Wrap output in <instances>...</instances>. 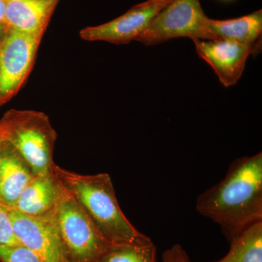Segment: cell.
<instances>
[{
	"instance_id": "obj_1",
	"label": "cell",
	"mask_w": 262,
	"mask_h": 262,
	"mask_svg": "<svg viewBox=\"0 0 262 262\" xmlns=\"http://www.w3.org/2000/svg\"><path fill=\"white\" fill-rule=\"evenodd\" d=\"M196 210L218 224L229 242L261 222V151L234 160L225 178L198 196Z\"/></svg>"
},
{
	"instance_id": "obj_2",
	"label": "cell",
	"mask_w": 262,
	"mask_h": 262,
	"mask_svg": "<svg viewBox=\"0 0 262 262\" xmlns=\"http://www.w3.org/2000/svg\"><path fill=\"white\" fill-rule=\"evenodd\" d=\"M53 175L92 221L106 241L113 245H149L152 241L130 223L117 201L107 173L82 175L54 164Z\"/></svg>"
},
{
	"instance_id": "obj_3",
	"label": "cell",
	"mask_w": 262,
	"mask_h": 262,
	"mask_svg": "<svg viewBox=\"0 0 262 262\" xmlns=\"http://www.w3.org/2000/svg\"><path fill=\"white\" fill-rule=\"evenodd\" d=\"M0 124L5 140L14 146L36 177L53 173L57 134L46 114L10 110L0 119Z\"/></svg>"
},
{
	"instance_id": "obj_4",
	"label": "cell",
	"mask_w": 262,
	"mask_h": 262,
	"mask_svg": "<svg viewBox=\"0 0 262 262\" xmlns=\"http://www.w3.org/2000/svg\"><path fill=\"white\" fill-rule=\"evenodd\" d=\"M55 221L70 262H96L110 246L87 213L66 191L54 210Z\"/></svg>"
},
{
	"instance_id": "obj_5",
	"label": "cell",
	"mask_w": 262,
	"mask_h": 262,
	"mask_svg": "<svg viewBox=\"0 0 262 262\" xmlns=\"http://www.w3.org/2000/svg\"><path fill=\"white\" fill-rule=\"evenodd\" d=\"M208 18L200 0H172L135 40L146 46L179 37L220 40L208 29Z\"/></svg>"
},
{
	"instance_id": "obj_6",
	"label": "cell",
	"mask_w": 262,
	"mask_h": 262,
	"mask_svg": "<svg viewBox=\"0 0 262 262\" xmlns=\"http://www.w3.org/2000/svg\"><path fill=\"white\" fill-rule=\"evenodd\" d=\"M43 35L10 29L0 47V107L17 94L27 80Z\"/></svg>"
},
{
	"instance_id": "obj_7",
	"label": "cell",
	"mask_w": 262,
	"mask_h": 262,
	"mask_svg": "<svg viewBox=\"0 0 262 262\" xmlns=\"http://www.w3.org/2000/svg\"><path fill=\"white\" fill-rule=\"evenodd\" d=\"M54 210L46 214L31 216L10 208V215L19 243L41 262H70L57 229Z\"/></svg>"
},
{
	"instance_id": "obj_8",
	"label": "cell",
	"mask_w": 262,
	"mask_h": 262,
	"mask_svg": "<svg viewBox=\"0 0 262 262\" xmlns=\"http://www.w3.org/2000/svg\"><path fill=\"white\" fill-rule=\"evenodd\" d=\"M171 1L147 0L139 3L113 20L82 29L80 37L89 42L103 41L116 45L128 44L142 34L156 15Z\"/></svg>"
},
{
	"instance_id": "obj_9",
	"label": "cell",
	"mask_w": 262,
	"mask_h": 262,
	"mask_svg": "<svg viewBox=\"0 0 262 262\" xmlns=\"http://www.w3.org/2000/svg\"><path fill=\"white\" fill-rule=\"evenodd\" d=\"M198 56L208 63L226 88L237 83L250 55L258 54L261 44L246 46L226 40H193Z\"/></svg>"
},
{
	"instance_id": "obj_10",
	"label": "cell",
	"mask_w": 262,
	"mask_h": 262,
	"mask_svg": "<svg viewBox=\"0 0 262 262\" xmlns=\"http://www.w3.org/2000/svg\"><path fill=\"white\" fill-rule=\"evenodd\" d=\"M35 177L14 146L5 140L0 151V204L14 208L24 189Z\"/></svg>"
},
{
	"instance_id": "obj_11",
	"label": "cell",
	"mask_w": 262,
	"mask_h": 262,
	"mask_svg": "<svg viewBox=\"0 0 262 262\" xmlns=\"http://www.w3.org/2000/svg\"><path fill=\"white\" fill-rule=\"evenodd\" d=\"M60 0H7L5 24L10 29L44 34Z\"/></svg>"
},
{
	"instance_id": "obj_12",
	"label": "cell",
	"mask_w": 262,
	"mask_h": 262,
	"mask_svg": "<svg viewBox=\"0 0 262 262\" xmlns=\"http://www.w3.org/2000/svg\"><path fill=\"white\" fill-rule=\"evenodd\" d=\"M65 194L64 188L53 173L37 176L24 189L12 209L31 216L46 214L56 208Z\"/></svg>"
},
{
	"instance_id": "obj_13",
	"label": "cell",
	"mask_w": 262,
	"mask_h": 262,
	"mask_svg": "<svg viewBox=\"0 0 262 262\" xmlns=\"http://www.w3.org/2000/svg\"><path fill=\"white\" fill-rule=\"evenodd\" d=\"M207 27L221 40L246 45L261 44L262 10H256L239 18L227 20L208 18Z\"/></svg>"
},
{
	"instance_id": "obj_14",
	"label": "cell",
	"mask_w": 262,
	"mask_h": 262,
	"mask_svg": "<svg viewBox=\"0 0 262 262\" xmlns=\"http://www.w3.org/2000/svg\"><path fill=\"white\" fill-rule=\"evenodd\" d=\"M230 244L228 253L216 262H262V222L246 229Z\"/></svg>"
},
{
	"instance_id": "obj_15",
	"label": "cell",
	"mask_w": 262,
	"mask_h": 262,
	"mask_svg": "<svg viewBox=\"0 0 262 262\" xmlns=\"http://www.w3.org/2000/svg\"><path fill=\"white\" fill-rule=\"evenodd\" d=\"M96 262H158L154 244L112 245Z\"/></svg>"
},
{
	"instance_id": "obj_16",
	"label": "cell",
	"mask_w": 262,
	"mask_h": 262,
	"mask_svg": "<svg viewBox=\"0 0 262 262\" xmlns=\"http://www.w3.org/2000/svg\"><path fill=\"white\" fill-rule=\"evenodd\" d=\"M0 261L41 262L34 253L21 245L15 246L0 245Z\"/></svg>"
},
{
	"instance_id": "obj_17",
	"label": "cell",
	"mask_w": 262,
	"mask_h": 262,
	"mask_svg": "<svg viewBox=\"0 0 262 262\" xmlns=\"http://www.w3.org/2000/svg\"><path fill=\"white\" fill-rule=\"evenodd\" d=\"M0 245L19 246L10 215V208L0 204Z\"/></svg>"
},
{
	"instance_id": "obj_18",
	"label": "cell",
	"mask_w": 262,
	"mask_h": 262,
	"mask_svg": "<svg viewBox=\"0 0 262 262\" xmlns=\"http://www.w3.org/2000/svg\"><path fill=\"white\" fill-rule=\"evenodd\" d=\"M187 253L179 244L174 245L163 253L162 262H189Z\"/></svg>"
},
{
	"instance_id": "obj_19",
	"label": "cell",
	"mask_w": 262,
	"mask_h": 262,
	"mask_svg": "<svg viewBox=\"0 0 262 262\" xmlns=\"http://www.w3.org/2000/svg\"><path fill=\"white\" fill-rule=\"evenodd\" d=\"M10 28L6 24H0V47L10 32Z\"/></svg>"
},
{
	"instance_id": "obj_20",
	"label": "cell",
	"mask_w": 262,
	"mask_h": 262,
	"mask_svg": "<svg viewBox=\"0 0 262 262\" xmlns=\"http://www.w3.org/2000/svg\"><path fill=\"white\" fill-rule=\"evenodd\" d=\"M7 0H0V24H5Z\"/></svg>"
},
{
	"instance_id": "obj_21",
	"label": "cell",
	"mask_w": 262,
	"mask_h": 262,
	"mask_svg": "<svg viewBox=\"0 0 262 262\" xmlns=\"http://www.w3.org/2000/svg\"><path fill=\"white\" fill-rule=\"evenodd\" d=\"M5 141L4 134H3V128H2L1 124H0V151H1L2 146L3 142Z\"/></svg>"
}]
</instances>
